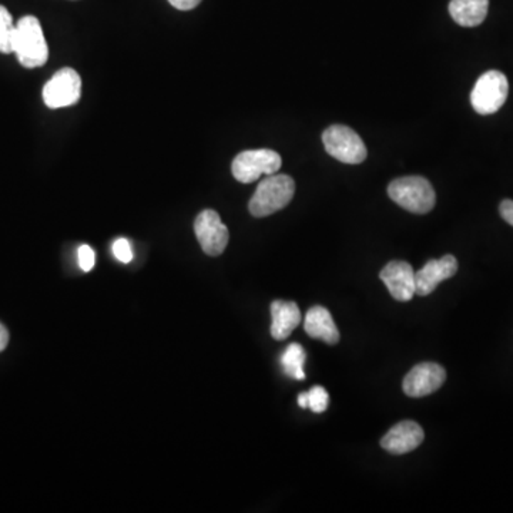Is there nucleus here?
I'll list each match as a JSON object with an SVG mask.
<instances>
[{
    "mask_svg": "<svg viewBox=\"0 0 513 513\" xmlns=\"http://www.w3.org/2000/svg\"><path fill=\"white\" fill-rule=\"evenodd\" d=\"M327 153L346 165H359L366 158V147L358 133L347 126L336 125L322 133Z\"/></svg>",
    "mask_w": 513,
    "mask_h": 513,
    "instance_id": "obj_5",
    "label": "nucleus"
},
{
    "mask_svg": "<svg viewBox=\"0 0 513 513\" xmlns=\"http://www.w3.org/2000/svg\"><path fill=\"white\" fill-rule=\"evenodd\" d=\"M14 53L26 69L41 68L49 59V47L41 22L34 16H24L17 22L14 39Z\"/></svg>",
    "mask_w": 513,
    "mask_h": 513,
    "instance_id": "obj_1",
    "label": "nucleus"
},
{
    "mask_svg": "<svg viewBox=\"0 0 513 513\" xmlns=\"http://www.w3.org/2000/svg\"><path fill=\"white\" fill-rule=\"evenodd\" d=\"M271 336L277 341L289 338L301 322V311L296 302L274 301L271 304Z\"/></svg>",
    "mask_w": 513,
    "mask_h": 513,
    "instance_id": "obj_13",
    "label": "nucleus"
},
{
    "mask_svg": "<svg viewBox=\"0 0 513 513\" xmlns=\"http://www.w3.org/2000/svg\"><path fill=\"white\" fill-rule=\"evenodd\" d=\"M388 195L399 207L413 214H426L435 207V190L420 176L396 178L388 185Z\"/></svg>",
    "mask_w": 513,
    "mask_h": 513,
    "instance_id": "obj_3",
    "label": "nucleus"
},
{
    "mask_svg": "<svg viewBox=\"0 0 513 513\" xmlns=\"http://www.w3.org/2000/svg\"><path fill=\"white\" fill-rule=\"evenodd\" d=\"M489 0H451L450 14L460 26H480L487 19Z\"/></svg>",
    "mask_w": 513,
    "mask_h": 513,
    "instance_id": "obj_15",
    "label": "nucleus"
},
{
    "mask_svg": "<svg viewBox=\"0 0 513 513\" xmlns=\"http://www.w3.org/2000/svg\"><path fill=\"white\" fill-rule=\"evenodd\" d=\"M456 271L458 261L453 255L448 254L440 260H431L420 271L415 272L416 294L421 297L430 296L441 282L453 277Z\"/></svg>",
    "mask_w": 513,
    "mask_h": 513,
    "instance_id": "obj_11",
    "label": "nucleus"
},
{
    "mask_svg": "<svg viewBox=\"0 0 513 513\" xmlns=\"http://www.w3.org/2000/svg\"><path fill=\"white\" fill-rule=\"evenodd\" d=\"M195 235L202 245L203 252L210 257L224 252L230 234L228 228L223 224L222 217L214 210H204L195 218Z\"/></svg>",
    "mask_w": 513,
    "mask_h": 513,
    "instance_id": "obj_8",
    "label": "nucleus"
},
{
    "mask_svg": "<svg viewBox=\"0 0 513 513\" xmlns=\"http://www.w3.org/2000/svg\"><path fill=\"white\" fill-rule=\"evenodd\" d=\"M306 358V351L299 344H290L281 356L284 373L291 378L299 379V381L306 378V371H304Z\"/></svg>",
    "mask_w": 513,
    "mask_h": 513,
    "instance_id": "obj_16",
    "label": "nucleus"
},
{
    "mask_svg": "<svg viewBox=\"0 0 513 513\" xmlns=\"http://www.w3.org/2000/svg\"><path fill=\"white\" fill-rule=\"evenodd\" d=\"M296 193V183L287 175L267 176L261 180L249 203L254 217H267L287 207Z\"/></svg>",
    "mask_w": 513,
    "mask_h": 513,
    "instance_id": "obj_2",
    "label": "nucleus"
},
{
    "mask_svg": "<svg viewBox=\"0 0 513 513\" xmlns=\"http://www.w3.org/2000/svg\"><path fill=\"white\" fill-rule=\"evenodd\" d=\"M16 24L6 7L0 5V53H14V39Z\"/></svg>",
    "mask_w": 513,
    "mask_h": 513,
    "instance_id": "obj_17",
    "label": "nucleus"
},
{
    "mask_svg": "<svg viewBox=\"0 0 513 513\" xmlns=\"http://www.w3.org/2000/svg\"><path fill=\"white\" fill-rule=\"evenodd\" d=\"M389 294L399 302L411 301L416 294L415 272L405 261H391L379 274Z\"/></svg>",
    "mask_w": 513,
    "mask_h": 513,
    "instance_id": "obj_10",
    "label": "nucleus"
},
{
    "mask_svg": "<svg viewBox=\"0 0 513 513\" xmlns=\"http://www.w3.org/2000/svg\"><path fill=\"white\" fill-rule=\"evenodd\" d=\"M168 4L178 11H192L202 4V0H168Z\"/></svg>",
    "mask_w": 513,
    "mask_h": 513,
    "instance_id": "obj_22",
    "label": "nucleus"
},
{
    "mask_svg": "<svg viewBox=\"0 0 513 513\" xmlns=\"http://www.w3.org/2000/svg\"><path fill=\"white\" fill-rule=\"evenodd\" d=\"M281 156L277 151L269 148L245 150L233 161V176L237 182L250 185L261 176L275 175L281 168Z\"/></svg>",
    "mask_w": 513,
    "mask_h": 513,
    "instance_id": "obj_4",
    "label": "nucleus"
},
{
    "mask_svg": "<svg viewBox=\"0 0 513 513\" xmlns=\"http://www.w3.org/2000/svg\"><path fill=\"white\" fill-rule=\"evenodd\" d=\"M445 368L440 364H418L404 378V393L411 398H423L438 391L445 383Z\"/></svg>",
    "mask_w": 513,
    "mask_h": 513,
    "instance_id": "obj_9",
    "label": "nucleus"
},
{
    "mask_svg": "<svg viewBox=\"0 0 513 513\" xmlns=\"http://www.w3.org/2000/svg\"><path fill=\"white\" fill-rule=\"evenodd\" d=\"M81 98V79L74 69H61L44 84L43 101L49 109L69 108Z\"/></svg>",
    "mask_w": 513,
    "mask_h": 513,
    "instance_id": "obj_7",
    "label": "nucleus"
},
{
    "mask_svg": "<svg viewBox=\"0 0 513 513\" xmlns=\"http://www.w3.org/2000/svg\"><path fill=\"white\" fill-rule=\"evenodd\" d=\"M425 433L423 428L413 421H403L396 423L381 440V446L394 455H404L416 450L423 442Z\"/></svg>",
    "mask_w": 513,
    "mask_h": 513,
    "instance_id": "obj_12",
    "label": "nucleus"
},
{
    "mask_svg": "<svg viewBox=\"0 0 513 513\" xmlns=\"http://www.w3.org/2000/svg\"><path fill=\"white\" fill-rule=\"evenodd\" d=\"M508 91L509 84L505 74L498 71L483 73L470 93L473 110L482 116L497 113L507 101Z\"/></svg>",
    "mask_w": 513,
    "mask_h": 513,
    "instance_id": "obj_6",
    "label": "nucleus"
},
{
    "mask_svg": "<svg viewBox=\"0 0 513 513\" xmlns=\"http://www.w3.org/2000/svg\"><path fill=\"white\" fill-rule=\"evenodd\" d=\"M307 394H309V408L312 413H321L328 408V393L322 386H314Z\"/></svg>",
    "mask_w": 513,
    "mask_h": 513,
    "instance_id": "obj_18",
    "label": "nucleus"
},
{
    "mask_svg": "<svg viewBox=\"0 0 513 513\" xmlns=\"http://www.w3.org/2000/svg\"><path fill=\"white\" fill-rule=\"evenodd\" d=\"M7 344H9V332L0 324V353L6 348Z\"/></svg>",
    "mask_w": 513,
    "mask_h": 513,
    "instance_id": "obj_23",
    "label": "nucleus"
},
{
    "mask_svg": "<svg viewBox=\"0 0 513 513\" xmlns=\"http://www.w3.org/2000/svg\"><path fill=\"white\" fill-rule=\"evenodd\" d=\"M113 254L120 262H130L133 260V250L126 239H118L113 242Z\"/></svg>",
    "mask_w": 513,
    "mask_h": 513,
    "instance_id": "obj_20",
    "label": "nucleus"
},
{
    "mask_svg": "<svg viewBox=\"0 0 513 513\" xmlns=\"http://www.w3.org/2000/svg\"><path fill=\"white\" fill-rule=\"evenodd\" d=\"M78 261L81 265V269L84 272H89L93 270L94 264H96V255H94L93 249L90 245H81L78 250Z\"/></svg>",
    "mask_w": 513,
    "mask_h": 513,
    "instance_id": "obj_19",
    "label": "nucleus"
},
{
    "mask_svg": "<svg viewBox=\"0 0 513 513\" xmlns=\"http://www.w3.org/2000/svg\"><path fill=\"white\" fill-rule=\"evenodd\" d=\"M299 404L301 408H309V394H301V395L299 396Z\"/></svg>",
    "mask_w": 513,
    "mask_h": 513,
    "instance_id": "obj_24",
    "label": "nucleus"
},
{
    "mask_svg": "<svg viewBox=\"0 0 513 513\" xmlns=\"http://www.w3.org/2000/svg\"><path fill=\"white\" fill-rule=\"evenodd\" d=\"M304 329L311 338L321 339V341L336 346L339 341V332L336 322L332 319L328 309L321 306L312 307L307 312Z\"/></svg>",
    "mask_w": 513,
    "mask_h": 513,
    "instance_id": "obj_14",
    "label": "nucleus"
},
{
    "mask_svg": "<svg viewBox=\"0 0 513 513\" xmlns=\"http://www.w3.org/2000/svg\"><path fill=\"white\" fill-rule=\"evenodd\" d=\"M500 217L513 227V202L512 200H503L499 205Z\"/></svg>",
    "mask_w": 513,
    "mask_h": 513,
    "instance_id": "obj_21",
    "label": "nucleus"
}]
</instances>
